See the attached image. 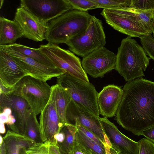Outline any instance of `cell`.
I'll return each mask as SVG.
<instances>
[{"mask_svg":"<svg viewBox=\"0 0 154 154\" xmlns=\"http://www.w3.org/2000/svg\"><path fill=\"white\" fill-rule=\"evenodd\" d=\"M116 119L126 130L139 136L154 126V82L140 77L128 82Z\"/></svg>","mask_w":154,"mask_h":154,"instance_id":"obj_1","label":"cell"},{"mask_svg":"<svg viewBox=\"0 0 154 154\" xmlns=\"http://www.w3.org/2000/svg\"><path fill=\"white\" fill-rule=\"evenodd\" d=\"M116 69L128 82L142 77L150 58L142 46L128 36L123 38L118 48Z\"/></svg>","mask_w":154,"mask_h":154,"instance_id":"obj_2","label":"cell"},{"mask_svg":"<svg viewBox=\"0 0 154 154\" xmlns=\"http://www.w3.org/2000/svg\"><path fill=\"white\" fill-rule=\"evenodd\" d=\"M91 17L87 12L74 9L69 11L48 23L45 39L57 45L65 43L86 31Z\"/></svg>","mask_w":154,"mask_h":154,"instance_id":"obj_3","label":"cell"},{"mask_svg":"<svg viewBox=\"0 0 154 154\" xmlns=\"http://www.w3.org/2000/svg\"><path fill=\"white\" fill-rule=\"evenodd\" d=\"M51 92V86L46 81L29 75L23 77L11 88L2 87L0 89V92L10 93L23 98L36 116L41 112L47 104Z\"/></svg>","mask_w":154,"mask_h":154,"instance_id":"obj_4","label":"cell"},{"mask_svg":"<svg viewBox=\"0 0 154 154\" xmlns=\"http://www.w3.org/2000/svg\"><path fill=\"white\" fill-rule=\"evenodd\" d=\"M59 84L70 94L72 99L81 107L100 118L97 101L98 93L91 83L65 73L57 78Z\"/></svg>","mask_w":154,"mask_h":154,"instance_id":"obj_5","label":"cell"},{"mask_svg":"<svg viewBox=\"0 0 154 154\" xmlns=\"http://www.w3.org/2000/svg\"><path fill=\"white\" fill-rule=\"evenodd\" d=\"M100 14L106 23L114 29L131 38L152 35L137 15L129 7L103 9Z\"/></svg>","mask_w":154,"mask_h":154,"instance_id":"obj_6","label":"cell"},{"mask_svg":"<svg viewBox=\"0 0 154 154\" xmlns=\"http://www.w3.org/2000/svg\"><path fill=\"white\" fill-rule=\"evenodd\" d=\"M106 36L102 21L94 16L87 29L82 34L67 41L65 44L74 54L84 57L94 51L104 47Z\"/></svg>","mask_w":154,"mask_h":154,"instance_id":"obj_7","label":"cell"},{"mask_svg":"<svg viewBox=\"0 0 154 154\" xmlns=\"http://www.w3.org/2000/svg\"><path fill=\"white\" fill-rule=\"evenodd\" d=\"M39 51L65 73L87 82H89L80 59L72 52L62 48L57 44L48 42L40 45Z\"/></svg>","mask_w":154,"mask_h":154,"instance_id":"obj_8","label":"cell"},{"mask_svg":"<svg viewBox=\"0 0 154 154\" xmlns=\"http://www.w3.org/2000/svg\"><path fill=\"white\" fill-rule=\"evenodd\" d=\"M20 7L39 20L47 23L73 10L68 0H21Z\"/></svg>","mask_w":154,"mask_h":154,"instance_id":"obj_9","label":"cell"},{"mask_svg":"<svg viewBox=\"0 0 154 154\" xmlns=\"http://www.w3.org/2000/svg\"><path fill=\"white\" fill-rule=\"evenodd\" d=\"M1 49L10 55L26 74L35 79L46 81L65 73L56 66L45 65L13 49L9 45H0Z\"/></svg>","mask_w":154,"mask_h":154,"instance_id":"obj_10","label":"cell"},{"mask_svg":"<svg viewBox=\"0 0 154 154\" xmlns=\"http://www.w3.org/2000/svg\"><path fill=\"white\" fill-rule=\"evenodd\" d=\"M116 62V55L103 47L83 57L81 63L86 74L97 78L115 69Z\"/></svg>","mask_w":154,"mask_h":154,"instance_id":"obj_11","label":"cell"},{"mask_svg":"<svg viewBox=\"0 0 154 154\" xmlns=\"http://www.w3.org/2000/svg\"><path fill=\"white\" fill-rule=\"evenodd\" d=\"M9 108L15 122L11 129L13 131L25 136L27 122L33 112L27 102L23 98L10 93L0 92V108Z\"/></svg>","mask_w":154,"mask_h":154,"instance_id":"obj_12","label":"cell"},{"mask_svg":"<svg viewBox=\"0 0 154 154\" xmlns=\"http://www.w3.org/2000/svg\"><path fill=\"white\" fill-rule=\"evenodd\" d=\"M39 125L42 142L56 145L54 137L64 126L60 122L57 110L53 86L49 100L40 113Z\"/></svg>","mask_w":154,"mask_h":154,"instance_id":"obj_13","label":"cell"},{"mask_svg":"<svg viewBox=\"0 0 154 154\" xmlns=\"http://www.w3.org/2000/svg\"><path fill=\"white\" fill-rule=\"evenodd\" d=\"M100 118L81 107L72 99L66 109V119L67 124L73 125L75 122H78L104 144H106V140L107 137L103 131Z\"/></svg>","mask_w":154,"mask_h":154,"instance_id":"obj_14","label":"cell"},{"mask_svg":"<svg viewBox=\"0 0 154 154\" xmlns=\"http://www.w3.org/2000/svg\"><path fill=\"white\" fill-rule=\"evenodd\" d=\"M100 120L103 131L111 144V147L123 154H138V142L122 133L107 118L100 117Z\"/></svg>","mask_w":154,"mask_h":154,"instance_id":"obj_15","label":"cell"},{"mask_svg":"<svg viewBox=\"0 0 154 154\" xmlns=\"http://www.w3.org/2000/svg\"><path fill=\"white\" fill-rule=\"evenodd\" d=\"M14 20L23 31V37L35 42L45 39L48 23L39 20L23 8L17 9Z\"/></svg>","mask_w":154,"mask_h":154,"instance_id":"obj_16","label":"cell"},{"mask_svg":"<svg viewBox=\"0 0 154 154\" xmlns=\"http://www.w3.org/2000/svg\"><path fill=\"white\" fill-rule=\"evenodd\" d=\"M27 75L12 57L0 49V85L5 88L14 87Z\"/></svg>","mask_w":154,"mask_h":154,"instance_id":"obj_17","label":"cell"},{"mask_svg":"<svg viewBox=\"0 0 154 154\" xmlns=\"http://www.w3.org/2000/svg\"><path fill=\"white\" fill-rule=\"evenodd\" d=\"M123 94L122 88L118 86L109 85L104 87L97 96L100 114L107 118L115 116Z\"/></svg>","mask_w":154,"mask_h":154,"instance_id":"obj_18","label":"cell"},{"mask_svg":"<svg viewBox=\"0 0 154 154\" xmlns=\"http://www.w3.org/2000/svg\"><path fill=\"white\" fill-rule=\"evenodd\" d=\"M24 33L18 24L14 20L0 17V45L14 43Z\"/></svg>","mask_w":154,"mask_h":154,"instance_id":"obj_19","label":"cell"},{"mask_svg":"<svg viewBox=\"0 0 154 154\" xmlns=\"http://www.w3.org/2000/svg\"><path fill=\"white\" fill-rule=\"evenodd\" d=\"M6 154H19L22 148L29 147L35 142L29 137L8 130L3 138Z\"/></svg>","mask_w":154,"mask_h":154,"instance_id":"obj_20","label":"cell"},{"mask_svg":"<svg viewBox=\"0 0 154 154\" xmlns=\"http://www.w3.org/2000/svg\"><path fill=\"white\" fill-rule=\"evenodd\" d=\"M54 89L56 108L60 122L64 126L67 122L66 113L67 107L72 100L70 94L59 84L53 85Z\"/></svg>","mask_w":154,"mask_h":154,"instance_id":"obj_21","label":"cell"},{"mask_svg":"<svg viewBox=\"0 0 154 154\" xmlns=\"http://www.w3.org/2000/svg\"><path fill=\"white\" fill-rule=\"evenodd\" d=\"M9 45L13 49L39 63L50 66H55L51 60L41 52L38 48H32L16 43Z\"/></svg>","mask_w":154,"mask_h":154,"instance_id":"obj_22","label":"cell"},{"mask_svg":"<svg viewBox=\"0 0 154 154\" xmlns=\"http://www.w3.org/2000/svg\"><path fill=\"white\" fill-rule=\"evenodd\" d=\"M62 129L65 134V138L62 143L57 145L59 147L61 154H69L74 146L77 129L75 126L68 124Z\"/></svg>","mask_w":154,"mask_h":154,"instance_id":"obj_23","label":"cell"},{"mask_svg":"<svg viewBox=\"0 0 154 154\" xmlns=\"http://www.w3.org/2000/svg\"><path fill=\"white\" fill-rule=\"evenodd\" d=\"M75 138L79 143L91 150L92 154H106L104 146L90 138L78 129L75 133Z\"/></svg>","mask_w":154,"mask_h":154,"instance_id":"obj_24","label":"cell"},{"mask_svg":"<svg viewBox=\"0 0 154 154\" xmlns=\"http://www.w3.org/2000/svg\"><path fill=\"white\" fill-rule=\"evenodd\" d=\"M26 136L31 138L35 143L43 142L39 124L36 116L33 112L30 115L27 122Z\"/></svg>","mask_w":154,"mask_h":154,"instance_id":"obj_25","label":"cell"},{"mask_svg":"<svg viewBox=\"0 0 154 154\" xmlns=\"http://www.w3.org/2000/svg\"><path fill=\"white\" fill-rule=\"evenodd\" d=\"M97 8L119 9L129 7L131 0H92Z\"/></svg>","mask_w":154,"mask_h":154,"instance_id":"obj_26","label":"cell"},{"mask_svg":"<svg viewBox=\"0 0 154 154\" xmlns=\"http://www.w3.org/2000/svg\"><path fill=\"white\" fill-rule=\"evenodd\" d=\"M132 9L137 15L146 27L151 31L154 37V9L146 10Z\"/></svg>","mask_w":154,"mask_h":154,"instance_id":"obj_27","label":"cell"},{"mask_svg":"<svg viewBox=\"0 0 154 154\" xmlns=\"http://www.w3.org/2000/svg\"><path fill=\"white\" fill-rule=\"evenodd\" d=\"M139 38L147 55L154 60V37L152 34H149L142 36Z\"/></svg>","mask_w":154,"mask_h":154,"instance_id":"obj_28","label":"cell"},{"mask_svg":"<svg viewBox=\"0 0 154 154\" xmlns=\"http://www.w3.org/2000/svg\"><path fill=\"white\" fill-rule=\"evenodd\" d=\"M73 10L87 12L97 8L96 4L92 0H68Z\"/></svg>","mask_w":154,"mask_h":154,"instance_id":"obj_29","label":"cell"},{"mask_svg":"<svg viewBox=\"0 0 154 154\" xmlns=\"http://www.w3.org/2000/svg\"><path fill=\"white\" fill-rule=\"evenodd\" d=\"M26 154H51L49 144L35 143L26 149Z\"/></svg>","mask_w":154,"mask_h":154,"instance_id":"obj_30","label":"cell"},{"mask_svg":"<svg viewBox=\"0 0 154 154\" xmlns=\"http://www.w3.org/2000/svg\"><path fill=\"white\" fill-rule=\"evenodd\" d=\"M129 8L138 10L154 9V0H131Z\"/></svg>","mask_w":154,"mask_h":154,"instance_id":"obj_31","label":"cell"},{"mask_svg":"<svg viewBox=\"0 0 154 154\" xmlns=\"http://www.w3.org/2000/svg\"><path fill=\"white\" fill-rule=\"evenodd\" d=\"M138 154H154V142L143 138L138 141Z\"/></svg>","mask_w":154,"mask_h":154,"instance_id":"obj_32","label":"cell"},{"mask_svg":"<svg viewBox=\"0 0 154 154\" xmlns=\"http://www.w3.org/2000/svg\"><path fill=\"white\" fill-rule=\"evenodd\" d=\"M73 125L75 126L77 129L82 132L87 137L93 140L99 144L101 145L104 146L103 143L101 140L97 137L90 131L81 125L78 122H75Z\"/></svg>","mask_w":154,"mask_h":154,"instance_id":"obj_33","label":"cell"},{"mask_svg":"<svg viewBox=\"0 0 154 154\" xmlns=\"http://www.w3.org/2000/svg\"><path fill=\"white\" fill-rule=\"evenodd\" d=\"M69 154H92L90 149L77 142L75 140L72 150Z\"/></svg>","mask_w":154,"mask_h":154,"instance_id":"obj_34","label":"cell"},{"mask_svg":"<svg viewBox=\"0 0 154 154\" xmlns=\"http://www.w3.org/2000/svg\"><path fill=\"white\" fill-rule=\"evenodd\" d=\"M141 135L145 137L149 140L154 142V126L143 130Z\"/></svg>","mask_w":154,"mask_h":154,"instance_id":"obj_35","label":"cell"},{"mask_svg":"<svg viewBox=\"0 0 154 154\" xmlns=\"http://www.w3.org/2000/svg\"><path fill=\"white\" fill-rule=\"evenodd\" d=\"M0 154H6L5 146L3 141L0 143Z\"/></svg>","mask_w":154,"mask_h":154,"instance_id":"obj_36","label":"cell"},{"mask_svg":"<svg viewBox=\"0 0 154 154\" xmlns=\"http://www.w3.org/2000/svg\"><path fill=\"white\" fill-rule=\"evenodd\" d=\"M106 154H111L109 147L107 145L104 144Z\"/></svg>","mask_w":154,"mask_h":154,"instance_id":"obj_37","label":"cell"},{"mask_svg":"<svg viewBox=\"0 0 154 154\" xmlns=\"http://www.w3.org/2000/svg\"><path fill=\"white\" fill-rule=\"evenodd\" d=\"M109 148L111 154H123L116 151L111 147H109Z\"/></svg>","mask_w":154,"mask_h":154,"instance_id":"obj_38","label":"cell"},{"mask_svg":"<svg viewBox=\"0 0 154 154\" xmlns=\"http://www.w3.org/2000/svg\"><path fill=\"white\" fill-rule=\"evenodd\" d=\"M26 148H22L20 150L19 154H26Z\"/></svg>","mask_w":154,"mask_h":154,"instance_id":"obj_39","label":"cell"},{"mask_svg":"<svg viewBox=\"0 0 154 154\" xmlns=\"http://www.w3.org/2000/svg\"><path fill=\"white\" fill-rule=\"evenodd\" d=\"M4 1L3 0H1L0 1V8H1L2 6Z\"/></svg>","mask_w":154,"mask_h":154,"instance_id":"obj_40","label":"cell"}]
</instances>
